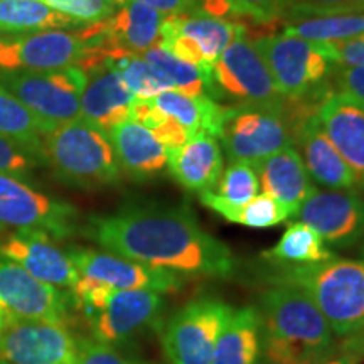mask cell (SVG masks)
<instances>
[{"mask_svg": "<svg viewBox=\"0 0 364 364\" xmlns=\"http://www.w3.org/2000/svg\"><path fill=\"white\" fill-rule=\"evenodd\" d=\"M88 236L107 252L181 277L226 279L235 273L233 252L206 233L188 208L127 206L91 218Z\"/></svg>", "mask_w": 364, "mask_h": 364, "instance_id": "obj_1", "label": "cell"}, {"mask_svg": "<svg viewBox=\"0 0 364 364\" xmlns=\"http://www.w3.org/2000/svg\"><path fill=\"white\" fill-rule=\"evenodd\" d=\"M258 314L265 364H317L336 354L329 322L299 287L275 282L262 294Z\"/></svg>", "mask_w": 364, "mask_h": 364, "instance_id": "obj_2", "label": "cell"}, {"mask_svg": "<svg viewBox=\"0 0 364 364\" xmlns=\"http://www.w3.org/2000/svg\"><path fill=\"white\" fill-rule=\"evenodd\" d=\"M273 282L304 290L338 338H348L364 326V258L332 257L318 263L280 265Z\"/></svg>", "mask_w": 364, "mask_h": 364, "instance_id": "obj_3", "label": "cell"}, {"mask_svg": "<svg viewBox=\"0 0 364 364\" xmlns=\"http://www.w3.org/2000/svg\"><path fill=\"white\" fill-rule=\"evenodd\" d=\"M43 150L56 176L71 186L102 188L122 177L110 136L83 118L46 132Z\"/></svg>", "mask_w": 364, "mask_h": 364, "instance_id": "obj_4", "label": "cell"}, {"mask_svg": "<svg viewBox=\"0 0 364 364\" xmlns=\"http://www.w3.org/2000/svg\"><path fill=\"white\" fill-rule=\"evenodd\" d=\"M253 44L265 59L273 83L287 102L326 98L334 63L326 56L322 43L282 33L260 36Z\"/></svg>", "mask_w": 364, "mask_h": 364, "instance_id": "obj_5", "label": "cell"}, {"mask_svg": "<svg viewBox=\"0 0 364 364\" xmlns=\"http://www.w3.org/2000/svg\"><path fill=\"white\" fill-rule=\"evenodd\" d=\"M211 98H228L236 103L233 107L262 108L289 115V102L277 90L265 59L253 41L248 39L245 27L213 65Z\"/></svg>", "mask_w": 364, "mask_h": 364, "instance_id": "obj_6", "label": "cell"}, {"mask_svg": "<svg viewBox=\"0 0 364 364\" xmlns=\"http://www.w3.org/2000/svg\"><path fill=\"white\" fill-rule=\"evenodd\" d=\"M86 73L80 66L46 71H0V85L7 88L46 132L81 118V91Z\"/></svg>", "mask_w": 364, "mask_h": 364, "instance_id": "obj_7", "label": "cell"}, {"mask_svg": "<svg viewBox=\"0 0 364 364\" xmlns=\"http://www.w3.org/2000/svg\"><path fill=\"white\" fill-rule=\"evenodd\" d=\"M103 44L102 26L90 24L76 31L0 36V71H46L80 66L91 51Z\"/></svg>", "mask_w": 364, "mask_h": 364, "instance_id": "obj_8", "label": "cell"}, {"mask_svg": "<svg viewBox=\"0 0 364 364\" xmlns=\"http://www.w3.org/2000/svg\"><path fill=\"white\" fill-rule=\"evenodd\" d=\"M218 139L231 162L257 166L263 159L294 145V130L287 113L226 107Z\"/></svg>", "mask_w": 364, "mask_h": 364, "instance_id": "obj_9", "label": "cell"}, {"mask_svg": "<svg viewBox=\"0 0 364 364\" xmlns=\"http://www.w3.org/2000/svg\"><path fill=\"white\" fill-rule=\"evenodd\" d=\"M233 307L221 299L199 297L181 307L162 331L171 364H211L216 341Z\"/></svg>", "mask_w": 364, "mask_h": 364, "instance_id": "obj_10", "label": "cell"}, {"mask_svg": "<svg viewBox=\"0 0 364 364\" xmlns=\"http://www.w3.org/2000/svg\"><path fill=\"white\" fill-rule=\"evenodd\" d=\"M76 220L78 211L71 204L39 193L17 176L0 172V226L66 238L75 233Z\"/></svg>", "mask_w": 364, "mask_h": 364, "instance_id": "obj_11", "label": "cell"}, {"mask_svg": "<svg viewBox=\"0 0 364 364\" xmlns=\"http://www.w3.org/2000/svg\"><path fill=\"white\" fill-rule=\"evenodd\" d=\"M76 353L66 324L6 318L0 329V364H73Z\"/></svg>", "mask_w": 364, "mask_h": 364, "instance_id": "obj_12", "label": "cell"}, {"mask_svg": "<svg viewBox=\"0 0 364 364\" xmlns=\"http://www.w3.org/2000/svg\"><path fill=\"white\" fill-rule=\"evenodd\" d=\"M295 216L317 231L327 247L351 248L364 238V199L354 189L314 188Z\"/></svg>", "mask_w": 364, "mask_h": 364, "instance_id": "obj_13", "label": "cell"}, {"mask_svg": "<svg viewBox=\"0 0 364 364\" xmlns=\"http://www.w3.org/2000/svg\"><path fill=\"white\" fill-rule=\"evenodd\" d=\"M243 27L206 16H166L159 46L211 75L213 65Z\"/></svg>", "mask_w": 364, "mask_h": 364, "instance_id": "obj_14", "label": "cell"}, {"mask_svg": "<svg viewBox=\"0 0 364 364\" xmlns=\"http://www.w3.org/2000/svg\"><path fill=\"white\" fill-rule=\"evenodd\" d=\"M70 258L80 277L113 290H152L157 294H171L182 289L184 282L177 273L142 265L110 252L76 248L70 252Z\"/></svg>", "mask_w": 364, "mask_h": 364, "instance_id": "obj_15", "label": "cell"}, {"mask_svg": "<svg viewBox=\"0 0 364 364\" xmlns=\"http://www.w3.org/2000/svg\"><path fill=\"white\" fill-rule=\"evenodd\" d=\"M0 312L16 321L65 324L68 300L58 287L34 279L17 263L0 260Z\"/></svg>", "mask_w": 364, "mask_h": 364, "instance_id": "obj_16", "label": "cell"}, {"mask_svg": "<svg viewBox=\"0 0 364 364\" xmlns=\"http://www.w3.org/2000/svg\"><path fill=\"white\" fill-rule=\"evenodd\" d=\"M4 260L14 262L44 284L58 289H73L78 282V270L54 243L51 235L36 230H16L0 243Z\"/></svg>", "mask_w": 364, "mask_h": 364, "instance_id": "obj_17", "label": "cell"}, {"mask_svg": "<svg viewBox=\"0 0 364 364\" xmlns=\"http://www.w3.org/2000/svg\"><path fill=\"white\" fill-rule=\"evenodd\" d=\"M164 309L161 294L152 290H115L98 312L90 314L95 341L124 343L145 327L156 324Z\"/></svg>", "mask_w": 364, "mask_h": 364, "instance_id": "obj_18", "label": "cell"}, {"mask_svg": "<svg viewBox=\"0 0 364 364\" xmlns=\"http://www.w3.org/2000/svg\"><path fill=\"white\" fill-rule=\"evenodd\" d=\"M85 73L86 83L80 97L81 118L107 134L122 122L130 120V107L135 97L125 85L120 71L103 53Z\"/></svg>", "mask_w": 364, "mask_h": 364, "instance_id": "obj_19", "label": "cell"}, {"mask_svg": "<svg viewBox=\"0 0 364 364\" xmlns=\"http://www.w3.org/2000/svg\"><path fill=\"white\" fill-rule=\"evenodd\" d=\"M317 118L336 150L348 164L364 191V105L339 93H327L317 108Z\"/></svg>", "mask_w": 364, "mask_h": 364, "instance_id": "obj_20", "label": "cell"}, {"mask_svg": "<svg viewBox=\"0 0 364 364\" xmlns=\"http://www.w3.org/2000/svg\"><path fill=\"white\" fill-rule=\"evenodd\" d=\"M294 144L300 147V157L309 176L329 189H354L356 179L326 135L316 112H307L294 120Z\"/></svg>", "mask_w": 364, "mask_h": 364, "instance_id": "obj_21", "label": "cell"}, {"mask_svg": "<svg viewBox=\"0 0 364 364\" xmlns=\"http://www.w3.org/2000/svg\"><path fill=\"white\" fill-rule=\"evenodd\" d=\"M164 17L142 0H129L120 11L102 22L103 44L100 49L144 54L161 41Z\"/></svg>", "mask_w": 364, "mask_h": 364, "instance_id": "obj_22", "label": "cell"}, {"mask_svg": "<svg viewBox=\"0 0 364 364\" xmlns=\"http://www.w3.org/2000/svg\"><path fill=\"white\" fill-rule=\"evenodd\" d=\"M120 169L134 181H152L167 169L169 156L147 127L125 120L108 132Z\"/></svg>", "mask_w": 364, "mask_h": 364, "instance_id": "obj_23", "label": "cell"}, {"mask_svg": "<svg viewBox=\"0 0 364 364\" xmlns=\"http://www.w3.org/2000/svg\"><path fill=\"white\" fill-rule=\"evenodd\" d=\"M167 169L189 193L213 191L223 174V150L216 136L206 132L194 134L182 147L167 152Z\"/></svg>", "mask_w": 364, "mask_h": 364, "instance_id": "obj_24", "label": "cell"}, {"mask_svg": "<svg viewBox=\"0 0 364 364\" xmlns=\"http://www.w3.org/2000/svg\"><path fill=\"white\" fill-rule=\"evenodd\" d=\"M253 167L263 194L279 199L295 213L314 189L311 176L294 145L279 150Z\"/></svg>", "mask_w": 364, "mask_h": 364, "instance_id": "obj_25", "label": "cell"}, {"mask_svg": "<svg viewBox=\"0 0 364 364\" xmlns=\"http://www.w3.org/2000/svg\"><path fill=\"white\" fill-rule=\"evenodd\" d=\"M262 327L257 307L233 309L216 341L211 364H260Z\"/></svg>", "mask_w": 364, "mask_h": 364, "instance_id": "obj_26", "label": "cell"}, {"mask_svg": "<svg viewBox=\"0 0 364 364\" xmlns=\"http://www.w3.org/2000/svg\"><path fill=\"white\" fill-rule=\"evenodd\" d=\"M150 100L162 113L179 122L191 136L199 132H206L216 139L220 135L226 107H221L211 97H189L181 91L169 90Z\"/></svg>", "mask_w": 364, "mask_h": 364, "instance_id": "obj_27", "label": "cell"}, {"mask_svg": "<svg viewBox=\"0 0 364 364\" xmlns=\"http://www.w3.org/2000/svg\"><path fill=\"white\" fill-rule=\"evenodd\" d=\"M78 21L63 16L41 0H0V34L80 29Z\"/></svg>", "mask_w": 364, "mask_h": 364, "instance_id": "obj_28", "label": "cell"}, {"mask_svg": "<svg viewBox=\"0 0 364 364\" xmlns=\"http://www.w3.org/2000/svg\"><path fill=\"white\" fill-rule=\"evenodd\" d=\"M199 201L225 218L226 221L255 228V230L273 228L295 218V211L292 208H289L287 204L280 203L279 199L272 198L268 194L255 196L252 201L243 204V206H231V204L221 201L213 191H206V193L199 194Z\"/></svg>", "mask_w": 364, "mask_h": 364, "instance_id": "obj_29", "label": "cell"}, {"mask_svg": "<svg viewBox=\"0 0 364 364\" xmlns=\"http://www.w3.org/2000/svg\"><path fill=\"white\" fill-rule=\"evenodd\" d=\"M284 34L312 41V43H339L364 36V14H317L287 21Z\"/></svg>", "mask_w": 364, "mask_h": 364, "instance_id": "obj_30", "label": "cell"}, {"mask_svg": "<svg viewBox=\"0 0 364 364\" xmlns=\"http://www.w3.org/2000/svg\"><path fill=\"white\" fill-rule=\"evenodd\" d=\"M262 257L279 265H300V263H318L336 257L334 252L306 223H292L270 250H265Z\"/></svg>", "mask_w": 364, "mask_h": 364, "instance_id": "obj_31", "label": "cell"}, {"mask_svg": "<svg viewBox=\"0 0 364 364\" xmlns=\"http://www.w3.org/2000/svg\"><path fill=\"white\" fill-rule=\"evenodd\" d=\"M0 135L29 150L46 164L44 129L39 120L7 88L0 85Z\"/></svg>", "mask_w": 364, "mask_h": 364, "instance_id": "obj_32", "label": "cell"}, {"mask_svg": "<svg viewBox=\"0 0 364 364\" xmlns=\"http://www.w3.org/2000/svg\"><path fill=\"white\" fill-rule=\"evenodd\" d=\"M142 58L159 75L169 81L172 90L189 97H211V75L182 61L162 46L157 44L147 49Z\"/></svg>", "mask_w": 364, "mask_h": 364, "instance_id": "obj_33", "label": "cell"}, {"mask_svg": "<svg viewBox=\"0 0 364 364\" xmlns=\"http://www.w3.org/2000/svg\"><path fill=\"white\" fill-rule=\"evenodd\" d=\"M103 56L112 63L113 66L120 71L125 85L129 86L135 98L150 100L156 98L157 95L164 91L172 90L164 76L154 70L147 61L142 58V54H130L124 51H103Z\"/></svg>", "mask_w": 364, "mask_h": 364, "instance_id": "obj_34", "label": "cell"}, {"mask_svg": "<svg viewBox=\"0 0 364 364\" xmlns=\"http://www.w3.org/2000/svg\"><path fill=\"white\" fill-rule=\"evenodd\" d=\"M218 191H213L221 201L231 206H243L258 196L260 182L253 166L245 162H231L223 171L218 182Z\"/></svg>", "mask_w": 364, "mask_h": 364, "instance_id": "obj_35", "label": "cell"}, {"mask_svg": "<svg viewBox=\"0 0 364 364\" xmlns=\"http://www.w3.org/2000/svg\"><path fill=\"white\" fill-rule=\"evenodd\" d=\"M41 2L85 26L107 21L117 12L118 7L113 0H41Z\"/></svg>", "mask_w": 364, "mask_h": 364, "instance_id": "obj_36", "label": "cell"}, {"mask_svg": "<svg viewBox=\"0 0 364 364\" xmlns=\"http://www.w3.org/2000/svg\"><path fill=\"white\" fill-rule=\"evenodd\" d=\"M44 164L39 157L31 154L29 150L21 147L19 144L12 142L0 135V172L12 176H22L33 171L36 166Z\"/></svg>", "mask_w": 364, "mask_h": 364, "instance_id": "obj_37", "label": "cell"}, {"mask_svg": "<svg viewBox=\"0 0 364 364\" xmlns=\"http://www.w3.org/2000/svg\"><path fill=\"white\" fill-rule=\"evenodd\" d=\"M358 0H289L287 9V19H297V17L317 16V14H346Z\"/></svg>", "mask_w": 364, "mask_h": 364, "instance_id": "obj_38", "label": "cell"}, {"mask_svg": "<svg viewBox=\"0 0 364 364\" xmlns=\"http://www.w3.org/2000/svg\"><path fill=\"white\" fill-rule=\"evenodd\" d=\"M233 14L252 17L257 22H270L289 9V0H230Z\"/></svg>", "mask_w": 364, "mask_h": 364, "instance_id": "obj_39", "label": "cell"}, {"mask_svg": "<svg viewBox=\"0 0 364 364\" xmlns=\"http://www.w3.org/2000/svg\"><path fill=\"white\" fill-rule=\"evenodd\" d=\"M73 364H134L117 353L110 344L95 339L78 341V353Z\"/></svg>", "mask_w": 364, "mask_h": 364, "instance_id": "obj_40", "label": "cell"}, {"mask_svg": "<svg viewBox=\"0 0 364 364\" xmlns=\"http://www.w3.org/2000/svg\"><path fill=\"white\" fill-rule=\"evenodd\" d=\"M332 85L339 95L356 100L364 105V68L361 66H334Z\"/></svg>", "mask_w": 364, "mask_h": 364, "instance_id": "obj_41", "label": "cell"}, {"mask_svg": "<svg viewBox=\"0 0 364 364\" xmlns=\"http://www.w3.org/2000/svg\"><path fill=\"white\" fill-rule=\"evenodd\" d=\"M326 56L334 66H361L364 68V39L356 38L339 43H322Z\"/></svg>", "mask_w": 364, "mask_h": 364, "instance_id": "obj_42", "label": "cell"}, {"mask_svg": "<svg viewBox=\"0 0 364 364\" xmlns=\"http://www.w3.org/2000/svg\"><path fill=\"white\" fill-rule=\"evenodd\" d=\"M162 16H203L198 0H142Z\"/></svg>", "mask_w": 364, "mask_h": 364, "instance_id": "obj_43", "label": "cell"}, {"mask_svg": "<svg viewBox=\"0 0 364 364\" xmlns=\"http://www.w3.org/2000/svg\"><path fill=\"white\" fill-rule=\"evenodd\" d=\"M338 353L348 356L356 364H361L364 361V326L354 332V334L343 339Z\"/></svg>", "mask_w": 364, "mask_h": 364, "instance_id": "obj_44", "label": "cell"}, {"mask_svg": "<svg viewBox=\"0 0 364 364\" xmlns=\"http://www.w3.org/2000/svg\"><path fill=\"white\" fill-rule=\"evenodd\" d=\"M201 14L213 19H225L233 14L230 0H198Z\"/></svg>", "mask_w": 364, "mask_h": 364, "instance_id": "obj_45", "label": "cell"}, {"mask_svg": "<svg viewBox=\"0 0 364 364\" xmlns=\"http://www.w3.org/2000/svg\"><path fill=\"white\" fill-rule=\"evenodd\" d=\"M336 353H338V351H336ZM317 364H356V363L351 361V359H349L348 356H344V354L338 353V354H332L331 358H327V359H324V361H321Z\"/></svg>", "mask_w": 364, "mask_h": 364, "instance_id": "obj_46", "label": "cell"}, {"mask_svg": "<svg viewBox=\"0 0 364 364\" xmlns=\"http://www.w3.org/2000/svg\"><path fill=\"white\" fill-rule=\"evenodd\" d=\"M351 12H363L364 14V0H358V2L353 6Z\"/></svg>", "mask_w": 364, "mask_h": 364, "instance_id": "obj_47", "label": "cell"}, {"mask_svg": "<svg viewBox=\"0 0 364 364\" xmlns=\"http://www.w3.org/2000/svg\"><path fill=\"white\" fill-rule=\"evenodd\" d=\"M4 322H6V317H4V314H2V312H0V329H2Z\"/></svg>", "mask_w": 364, "mask_h": 364, "instance_id": "obj_48", "label": "cell"}, {"mask_svg": "<svg viewBox=\"0 0 364 364\" xmlns=\"http://www.w3.org/2000/svg\"><path fill=\"white\" fill-rule=\"evenodd\" d=\"M361 243H363V245H361V250H359V253H361V257L364 258V238H363Z\"/></svg>", "mask_w": 364, "mask_h": 364, "instance_id": "obj_49", "label": "cell"}]
</instances>
